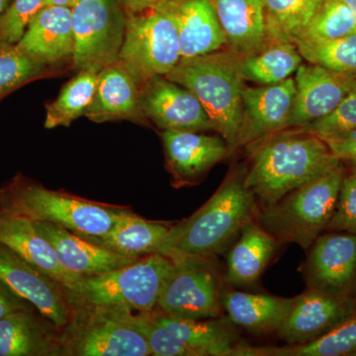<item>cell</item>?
I'll return each mask as SVG.
<instances>
[{"instance_id": "60d3db41", "label": "cell", "mask_w": 356, "mask_h": 356, "mask_svg": "<svg viewBox=\"0 0 356 356\" xmlns=\"http://www.w3.org/2000/svg\"><path fill=\"white\" fill-rule=\"evenodd\" d=\"M161 0H123L124 6L129 13H139L158 4Z\"/></svg>"}, {"instance_id": "cb8c5ba5", "label": "cell", "mask_w": 356, "mask_h": 356, "mask_svg": "<svg viewBox=\"0 0 356 356\" xmlns=\"http://www.w3.org/2000/svg\"><path fill=\"white\" fill-rule=\"evenodd\" d=\"M60 332L35 307L15 312L0 320V356H60Z\"/></svg>"}, {"instance_id": "52a82bcc", "label": "cell", "mask_w": 356, "mask_h": 356, "mask_svg": "<svg viewBox=\"0 0 356 356\" xmlns=\"http://www.w3.org/2000/svg\"><path fill=\"white\" fill-rule=\"evenodd\" d=\"M136 312L105 307L72 308L60 327V356H152Z\"/></svg>"}, {"instance_id": "8992f818", "label": "cell", "mask_w": 356, "mask_h": 356, "mask_svg": "<svg viewBox=\"0 0 356 356\" xmlns=\"http://www.w3.org/2000/svg\"><path fill=\"white\" fill-rule=\"evenodd\" d=\"M172 267L170 257L146 255L115 270L81 277L65 291L72 308L105 307L146 313L158 308L159 295Z\"/></svg>"}, {"instance_id": "484cf974", "label": "cell", "mask_w": 356, "mask_h": 356, "mask_svg": "<svg viewBox=\"0 0 356 356\" xmlns=\"http://www.w3.org/2000/svg\"><path fill=\"white\" fill-rule=\"evenodd\" d=\"M278 241L259 222H247L227 259L225 280L229 284L245 286L254 284L264 273L277 250Z\"/></svg>"}, {"instance_id": "3957f363", "label": "cell", "mask_w": 356, "mask_h": 356, "mask_svg": "<svg viewBox=\"0 0 356 356\" xmlns=\"http://www.w3.org/2000/svg\"><path fill=\"white\" fill-rule=\"evenodd\" d=\"M243 57L236 51H217L191 58H180L165 77L188 89L209 117L213 130L229 149L238 147L243 122Z\"/></svg>"}, {"instance_id": "b9f144b4", "label": "cell", "mask_w": 356, "mask_h": 356, "mask_svg": "<svg viewBox=\"0 0 356 356\" xmlns=\"http://www.w3.org/2000/svg\"><path fill=\"white\" fill-rule=\"evenodd\" d=\"M81 0H43L44 6H65L72 8Z\"/></svg>"}, {"instance_id": "277c9868", "label": "cell", "mask_w": 356, "mask_h": 356, "mask_svg": "<svg viewBox=\"0 0 356 356\" xmlns=\"http://www.w3.org/2000/svg\"><path fill=\"white\" fill-rule=\"evenodd\" d=\"M0 207L34 222L62 227L81 236L104 235L128 209L51 191L24 177L14 178L0 191Z\"/></svg>"}, {"instance_id": "2e32d148", "label": "cell", "mask_w": 356, "mask_h": 356, "mask_svg": "<svg viewBox=\"0 0 356 356\" xmlns=\"http://www.w3.org/2000/svg\"><path fill=\"white\" fill-rule=\"evenodd\" d=\"M296 95L287 128L299 129L327 116L356 88V76L302 64L295 72Z\"/></svg>"}, {"instance_id": "e0dca14e", "label": "cell", "mask_w": 356, "mask_h": 356, "mask_svg": "<svg viewBox=\"0 0 356 356\" xmlns=\"http://www.w3.org/2000/svg\"><path fill=\"white\" fill-rule=\"evenodd\" d=\"M295 95L296 83L293 77L271 86H245L243 122L238 146H252L287 129Z\"/></svg>"}, {"instance_id": "83f0119b", "label": "cell", "mask_w": 356, "mask_h": 356, "mask_svg": "<svg viewBox=\"0 0 356 356\" xmlns=\"http://www.w3.org/2000/svg\"><path fill=\"white\" fill-rule=\"evenodd\" d=\"M172 226L149 221L127 209L104 235L83 238L118 254L143 257L159 252Z\"/></svg>"}, {"instance_id": "9a60e30c", "label": "cell", "mask_w": 356, "mask_h": 356, "mask_svg": "<svg viewBox=\"0 0 356 356\" xmlns=\"http://www.w3.org/2000/svg\"><path fill=\"white\" fill-rule=\"evenodd\" d=\"M356 310V295L337 297L307 289L295 297L286 318L278 330L282 341L305 344L332 331Z\"/></svg>"}, {"instance_id": "9c48e42d", "label": "cell", "mask_w": 356, "mask_h": 356, "mask_svg": "<svg viewBox=\"0 0 356 356\" xmlns=\"http://www.w3.org/2000/svg\"><path fill=\"white\" fill-rule=\"evenodd\" d=\"M180 56L177 26L158 6L128 13L118 62L142 86L154 76H165Z\"/></svg>"}, {"instance_id": "ee69618b", "label": "cell", "mask_w": 356, "mask_h": 356, "mask_svg": "<svg viewBox=\"0 0 356 356\" xmlns=\"http://www.w3.org/2000/svg\"><path fill=\"white\" fill-rule=\"evenodd\" d=\"M344 3L346 4L351 10H353V13H355V15L356 16V0H343Z\"/></svg>"}, {"instance_id": "4dcf8cb0", "label": "cell", "mask_w": 356, "mask_h": 356, "mask_svg": "<svg viewBox=\"0 0 356 356\" xmlns=\"http://www.w3.org/2000/svg\"><path fill=\"white\" fill-rule=\"evenodd\" d=\"M325 0H264L269 43H296Z\"/></svg>"}, {"instance_id": "e575fe53", "label": "cell", "mask_w": 356, "mask_h": 356, "mask_svg": "<svg viewBox=\"0 0 356 356\" xmlns=\"http://www.w3.org/2000/svg\"><path fill=\"white\" fill-rule=\"evenodd\" d=\"M49 69L17 44H0V100L24 84L46 76Z\"/></svg>"}, {"instance_id": "ab89813d", "label": "cell", "mask_w": 356, "mask_h": 356, "mask_svg": "<svg viewBox=\"0 0 356 356\" xmlns=\"http://www.w3.org/2000/svg\"><path fill=\"white\" fill-rule=\"evenodd\" d=\"M31 307L34 306L0 281V320L15 312Z\"/></svg>"}, {"instance_id": "1f68e13d", "label": "cell", "mask_w": 356, "mask_h": 356, "mask_svg": "<svg viewBox=\"0 0 356 356\" xmlns=\"http://www.w3.org/2000/svg\"><path fill=\"white\" fill-rule=\"evenodd\" d=\"M97 79L96 70H79V74L65 84L57 99L47 105L44 127H69L72 122L86 114L95 96Z\"/></svg>"}, {"instance_id": "4316f807", "label": "cell", "mask_w": 356, "mask_h": 356, "mask_svg": "<svg viewBox=\"0 0 356 356\" xmlns=\"http://www.w3.org/2000/svg\"><path fill=\"white\" fill-rule=\"evenodd\" d=\"M222 307L234 325L252 332H277L286 318L294 298L268 294L227 291Z\"/></svg>"}, {"instance_id": "d6986e66", "label": "cell", "mask_w": 356, "mask_h": 356, "mask_svg": "<svg viewBox=\"0 0 356 356\" xmlns=\"http://www.w3.org/2000/svg\"><path fill=\"white\" fill-rule=\"evenodd\" d=\"M154 6L175 21L181 58L207 55L228 44L209 0H161Z\"/></svg>"}, {"instance_id": "30bf717a", "label": "cell", "mask_w": 356, "mask_h": 356, "mask_svg": "<svg viewBox=\"0 0 356 356\" xmlns=\"http://www.w3.org/2000/svg\"><path fill=\"white\" fill-rule=\"evenodd\" d=\"M72 13L74 67L99 72L116 63L127 22L123 0H81Z\"/></svg>"}, {"instance_id": "44dd1931", "label": "cell", "mask_w": 356, "mask_h": 356, "mask_svg": "<svg viewBox=\"0 0 356 356\" xmlns=\"http://www.w3.org/2000/svg\"><path fill=\"white\" fill-rule=\"evenodd\" d=\"M34 222L40 234L55 250L62 266L81 277L108 273L140 259L118 254L50 222Z\"/></svg>"}, {"instance_id": "5bb4252c", "label": "cell", "mask_w": 356, "mask_h": 356, "mask_svg": "<svg viewBox=\"0 0 356 356\" xmlns=\"http://www.w3.org/2000/svg\"><path fill=\"white\" fill-rule=\"evenodd\" d=\"M0 281L58 327L69 322L72 308L65 288L1 243Z\"/></svg>"}, {"instance_id": "7a4b0ae2", "label": "cell", "mask_w": 356, "mask_h": 356, "mask_svg": "<svg viewBox=\"0 0 356 356\" xmlns=\"http://www.w3.org/2000/svg\"><path fill=\"white\" fill-rule=\"evenodd\" d=\"M255 211V196L243 178H229L194 214L172 225L156 254L212 259L254 220Z\"/></svg>"}, {"instance_id": "d4e9b609", "label": "cell", "mask_w": 356, "mask_h": 356, "mask_svg": "<svg viewBox=\"0 0 356 356\" xmlns=\"http://www.w3.org/2000/svg\"><path fill=\"white\" fill-rule=\"evenodd\" d=\"M229 49L242 57L269 44L264 0H209Z\"/></svg>"}, {"instance_id": "ac0fdd59", "label": "cell", "mask_w": 356, "mask_h": 356, "mask_svg": "<svg viewBox=\"0 0 356 356\" xmlns=\"http://www.w3.org/2000/svg\"><path fill=\"white\" fill-rule=\"evenodd\" d=\"M166 166L177 187L196 184L229 154L224 138L191 131H163Z\"/></svg>"}, {"instance_id": "603a6c76", "label": "cell", "mask_w": 356, "mask_h": 356, "mask_svg": "<svg viewBox=\"0 0 356 356\" xmlns=\"http://www.w3.org/2000/svg\"><path fill=\"white\" fill-rule=\"evenodd\" d=\"M17 46L48 67L69 58L72 60L74 41L72 8L42 7L28 25Z\"/></svg>"}, {"instance_id": "d590c367", "label": "cell", "mask_w": 356, "mask_h": 356, "mask_svg": "<svg viewBox=\"0 0 356 356\" xmlns=\"http://www.w3.org/2000/svg\"><path fill=\"white\" fill-rule=\"evenodd\" d=\"M356 129V88L327 116L298 130L313 134L322 139L337 137Z\"/></svg>"}, {"instance_id": "f1b7e54d", "label": "cell", "mask_w": 356, "mask_h": 356, "mask_svg": "<svg viewBox=\"0 0 356 356\" xmlns=\"http://www.w3.org/2000/svg\"><path fill=\"white\" fill-rule=\"evenodd\" d=\"M242 356H356V310L332 331L311 343L277 348L243 346Z\"/></svg>"}, {"instance_id": "4fadbf2b", "label": "cell", "mask_w": 356, "mask_h": 356, "mask_svg": "<svg viewBox=\"0 0 356 356\" xmlns=\"http://www.w3.org/2000/svg\"><path fill=\"white\" fill-rule=\"evenodd\" d=\"M140 105L147 120L163 131L213 130L197 97L165 76H154L140 86Z\"/></svg>"}, {"instance_id": "f6af8a7d", "label": "cell", "mask_w": 356, "mask_h": 356, "mask_svg": "<svg viewBox=\"0 0 356 356\" xmlns=\"http://www.w3.org/2000/svg\"><path fill=\"white\" fill-rule=\"evenodd\" d=\"M350 172L356 175V161L350 163Z\"/></svg>"}, {"instance_id": "f546056e", "label": "cell", "mask_w": 356, "mask_h": 356, "mask_svg": "<svg viewBox=\"0 0 356 356\" xmlns=\"http://www.w3.org/2000/svg\"><path fill=\"white\" fill-rule=\"evenodd\" d=\"M301 54L292 42H273L257 53L243 57L245 81L271 86L292 77L302 65Z\"/></svg>"}, {"instance_id": "7c38bea8", "label": "cell", "mask_w": 356, "mask_h": 356, "mask_svg": "<svg viewBox=\"0 0 356 356\" xmlns=\"http://www.w3.org/2000/svg\"><path fill=\"white\" fill-rule=\"evenodd\" d=\"M303 271L307 289L337 297L356 295V236L332 231L318 236Z\"/></svg>"}, {"instance_id": "836d02e7", "label": "cell", "mask_w": 356, "mask_h": 356, "mask_svg": "<svg viewBox=\"0 0 356 356\" xmlns=\"http://www.w3.org/2000/svg\"><path fill=\"white\" fill-rule=\"evenodd\" d=\"M356 32V16L343 0H325L301 38L295 44L318 43L341 38Z\"/></svg>"}, {"instance_id": "ba28073f", "label": "cell", "mask_w": 356, "mask_h": 356, "mask_svg": "<svg viewBox=\"0 0 356 356\" xmlns=\"http://www.w3.org/2000/svg\"><path fill=\"white\" fill-rule=\"evenodd\" d=\"M135 322L152 356H238L235 325L226 318L191 320L172 317L159 308L135 313Z\"/></svg>"}, {"instance_id": "8fae6325", "label": "cell", "mask_w": 356, "mask_h": 356, "mask_svg": "<svg viewBox=\"0 0 356 356\" xmlns=\"http://www.w3.org/2000/svg\"><path fill=\"white\" fill-rule=\"evenodd\" d=\"M172 270L166 278L158 308L172 317L207 320L221 316L219 273L210 257L170 259Z\"/></svg>"}, {"instance_id": "74e56055", "label": "cell", "mask_w": 356, "mask_h": 356, "mask_svg": "<svg viewBox=\"0 0 356 356\" xmlns=\"http://www.w3.org/2000/svg\"><path fill=\"white\" fill-rule=\"evenodd\" d=\"M344 232L356 236V175L346 173L336 211L325 232Z\"/></svg>"}, {"instance_id": "5b68a950", "label": "cell", "mask_w": 356, "mask_h": 356, "mask_svg": "<svg viewBox=\"0 0 356 356\" xmlns=\"http://www.w3.org/2000/svg\"><path fill=\"white\" fill-rule=\"evenodd\" d=\"M346 172L343 163L264 208L259 222L278 241L308 250L325 233L334 211Z\"/></svg>"}, {"instance_id": "6da1fadb", "label": "cell", "mask_w": 356, "mask_h": 356, "mask_svg": "<svg viewBox=\"0 0 356 356\" xmlns=\"http://www.w3.org/2000/svg\"><path fill=\"white\" fill-rule=\"evenodd\" d=\"M341 163L322 138L281 131L254 144L243 182L266 208Z\"/></svg>"}, {"instance_id": "d6a6232c", "label": "cell", "mask_w": 356, "mask_h": 356, "mask_svg": "<svg viewBox=\"0 0 356 356\" xmlns=\"http://www.w3.org/2000/svg\"><path fill=\"white\" fill-rule=\"evenodd\" d=\"M302 58L310 64L356 76V32L341 38L318 43L296 44Z\"/></svg>"}, {"instance_id": "ffe728a7", "label": "cell", "mask_w": 356, "mask_h": 356, "mask_svg": "<svg viewBox=\"0 0 356 356\" xmlns=\"http://www.w3.org/2000/svg\"><path fill=\"white\" fill-rule=\"evenodd\" d=\"M0 243L11 248L44 275L70 289L81 280L58 261L50 243L40 234L34 221L0 207Z\"/></svg>"}, {"instance_id": "8d00e7d4", "label": "cell", "mask_w": 356, "mask_h": 356, "mask_svg": "<svg viewBox=\"0 0 356 356\" xmlns=\"http://www.w3.org/2000/svg\"><path fill=\"white\" fill-rule=\"evenodd\" d=\"M42 7L43 0H13L0 16V44H17Z\"/></svg>"}, {"instance_id": "7bdbcfd3", "label": "cell", "mask_w": 356, "mask_h": 356, "mask_svg": "<svg viewBox=\"0 0 356 356\" xmlns=\"http://www.w3.org/2000/svg\"><path fill=\"white\" fill-rule=\"evenodd\" d=\"M13 1V0H0V16L6 13V9L8 8Z\"/></svg>"}, {"instance_id": "7402d4cb", "label": "cell", "mask_w": 356, "mask_h": 356, "mask_svg": "<svg viewBox=\"0 0 356 356\" xmlns=\"http://www.w3.org/2000/svg\"><path fill=\"white\" fill-rule=\"evenodd\" d=\"M84 116L95 123L149 121L140 105V84L118 60L98 72L95 96Z\"/></svg>"}, {"instance_id": "f35d334b", "label": "cell", "mask_w": 356, "mask_h": 356, "mask_svg": "<svg viewBox=\"0 0 356 356\" xmlns=\"http://www.w3.org/2000/svg\"><path fill=\"white\" fill-rule=\"evenodd\" d=\"M323 140L341 163L356 161V129L343 135Z\"/></svg>"}]
</instances>
